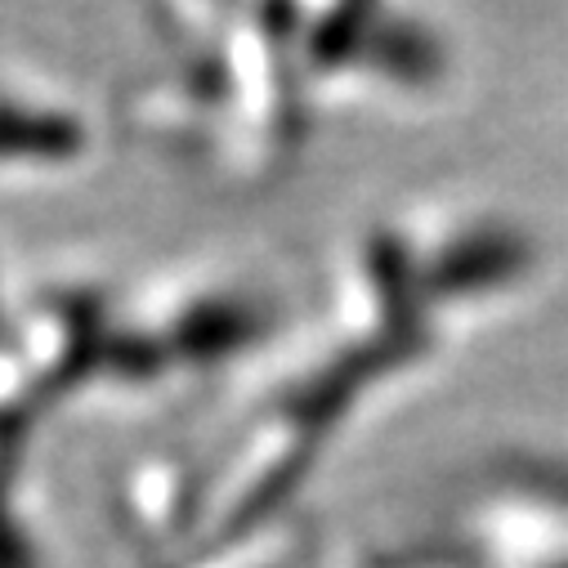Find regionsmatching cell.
Masks as SVG:
<instances>
[{
	"label": "cell",
	"mask_w": 568,
	"mask_h": 568,
	"mask_svg": "<svg viewBox=\"0 0 568 568\" xmlns=\"http://www.w3.org/2000/svg\"><path fill=\"white\" fill-rule=\"evenodd\" d=\"M537 273V242L497 211L430 206L372 224L345 246L327 277L323 310L273 341L255 398L229 439V466L202 497H220L206 541L268 524L273 501L292 493L354 420L407 376L444 363L466 332L497 318Z\"/></svg>",
	"instance_id": "1"
},
{
	"label": "cell",
	"mask_w": 568,
	"mask_h": 568,
	"mask_svg": "<svg viewBox=\"0 0 568 568\" xmlns=\"http://www.w3.org/2000/svg\"><path fill=\"white\" fill-rule=\"evenodd\" d=\"M180 63L139 81L134 121L166 153L224 175H282L327 116L425 103L453 50L425 14L403 10H242L206 14Z\"/></svg>",
	"instance_id": "2"
},
{
	"label": "cell",
	"mask_w": 568,
	"mask_h": 568,
	"mask_svg": "<svg viewBox=\"0 0 568 568\" xmlns=\"http://www.w3.org/2000/svg\"><path fill=\"white\" fill-rule=\"evenodd\" d=\"M277 341V296L246 273L193 268L116 310L99 389L162 403L260 358Z\"/></svg>",
	"instance_id": "3"
},
{
	"label": "cell",
	"mask_w": 568,
	"mask_h": 568,
	"mask_svg": "<svg viewBox=\"0 0 568 568\" xmlns=\"http://www.w3.org/2000/svg\"><path fill=\"white\" fill-rule=\"evenodd\" d=\"M444 541L466 568H568V462H501L475 475Z\"/></svg>",
	"instance_id": "4"
},
{
	"label": "cell",
	"mask_w": 568,
	"mask_h": 568,
	"mask_svg": "<svg viewBox=\"0 0 568 568\" xmlns=\"http://www.w3.org/2000/svg\"><path fill=\"white\" fill-rule=\"evenodd\" d=\"M85 112L37 81L0 77V175H59L90 153Z\"/></svg>",
	"instance_id": "5"
},
{
	"label": "cell",
	"mask_w": 568,
	"mask_h": 568,
	"mask_svg": "<svg viewBox=\"0 0 568 568\" xmlns=\"http://www.w3.org/2000/svg\"><path fill=\"white\" fill-rule=\"evenodd\" d=\"M14 439H0V568H41L32 519L19 510V479H14Z\"/></svg>",
	"instance_id": "6"
}]
</instances>
